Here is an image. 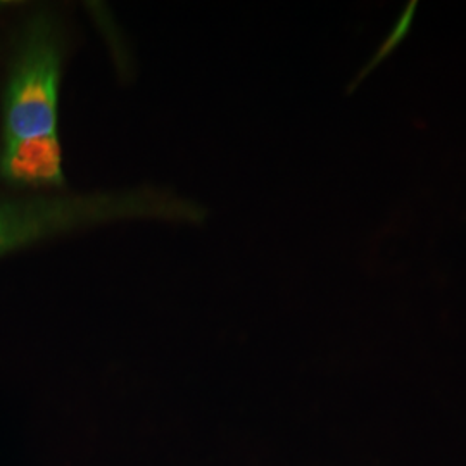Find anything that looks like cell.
<instances>
[{
  "label": "cell",
  "instance_id": "obj_1",
  "mask_svg": "<svg viewBox=\"0 0 466 466\" xmlns=\"http://www.w3.org/2000/svg\"><path fill=\"white\" fill-rule=\"evenodd\" d=\"M208 209L167 188L138 187L73 196L0 200V256L57 235L115 221L200 225Z\"/></svg>",
  "mask_w": 466,
  "mask_h": 466
},
{
  "label": "cell",
  "instance_id": "obj_3",
  "mask_svg": "<svg viewBox=\"0 0 466 466\" xmlns=\"http://www.w3.org/2000/svg\"><path fill=\"white\" fill-rule=\"evenodd\" d=\"M415 11H417V2L408 4V7L402 11V15H400V19H398V23L394 25L392 32L387 35L385 42H383L382 46L377 50L375 57H373V59L368 63L367 67L360 73V76H358V80H356L354 84H360L370 71H373L375 67L379 66L383 59H385L387 56H390V52L396 49L400 42L406 38V35L410 32V26H411V23H413V17H415Z\"/></svg>",
  "mask_w": 466,
  "mask_h": 466
},
{
  "label": "cell",
  "instance_id": "obj_2",
  "mask_svg": "<svg viewBox=\"0 0 466 466\" xmlns=\"http://www.w3.org/2000/svg\"><path fill=\"white\" fill-rule=\"evenodd\" d=\"M63 40L49 15L35 16L19 44L2 102L0 149L63 152L57 134Z\"/></svg>",
  "mask_w": 466,
  "mask_h": 466
},
{
  "label": "cell",
  "instance_id": "obj_4",
  "mask_svg": "<svg viewBox=\"0 0 466 466\" xmlns=\"http://www.w3.org/2000/svg\"><path fill=\"white\" fill-rule=\"evenodd\" d=\"M0 5H4V4H2V2H0Z\"/></svg>",
  "mask_w": 466,
  "mask_h": 466
}]
</instances>
